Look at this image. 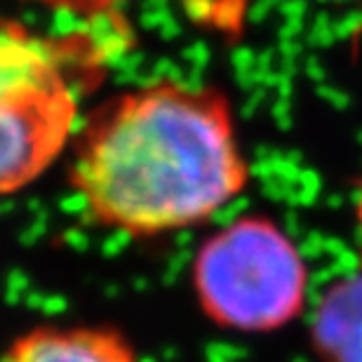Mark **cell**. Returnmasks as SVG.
<instances>
[{
	"instance_id": "1",
	"label": "cell",
	"mask_w": 362,
	"mask_h": 362,
	"mask_svg": "<svg viewBox=\"0 0 362 362\" xmlns=\"http://www.w3.org/2000/svg\"><path fill=\"white\" fill-rule=\"evenodd\" d=\"M69 179L90 221L156 238L240 198L250 165L226 94L163 81L120 92L85 122Z\"/></svg>"
},
{
	"instance_id": "2",
	"label": "cell",
	"mask_w": 362,
	"mask_h": 362,
	"mask_svg": "<svg viewBox=\"0 0 362 362\" xmlns=\"http://www.w3.org/2000/svg\"><path fill=\"white\" fill-rule=\"evenodd\" d=\"M191 285L200 310L216 327L264 334L299 320L310 273L299 245L280 223L247 214L200 245Z\"/></svg>"
},
{
	"instance_id": "3",
	"label": "cell",
	"mask_w": 362,
	"mask_h": 362,
	"mask_svg": "<svg viewBox=\"0 0 362 362\" xmlns=\"http://www.w3.org/2000/svg\"><path fill=\"white\" fill-rule=\"evenodd\" d=\"M66 42L0 21V195L31 186L76 134Z\"/></svg>"
},
{
	"instance_id": "4",
	"label": "cell",
	"mask_w": 362,
	"mask_h": 362,
	"mask_svg": "<svg viewBox=\"0 0 362 362\" xmlns=\"http://www.w3.org/2000/svg\"><path fill=\"white\" fill-rule=\"evenodd\" d=\"M0 362H141L122 332L106 325H45L17 337Z\"/></svg>"
},
{
	"instance_id": "5",
	"label": "cell",
	"mask_w": 362,
	"mask_h": 362,
	"mask_svg": "<svg viewBox=\"0 0 362 362\" xmlns=\"http://www.w3.org/2000/svg\"><path fill=\"white\" fill-rule=\"evenodd\" d=\"M322 362H362V271L334 282L313 315Z\"/></svg>"
},
{
	"instance_id": "6",
	"label": "cell",
	"mask_w": 362,
	"mask_h": 362,
	"mask_svg": "<svg viewBox=\"0 0 362 362\" xmlns=\"http://www.w3.org/2000/svg\"><path fill=\"white\" fill-rule=\"evenodd\" d=\"M38 5H45L49 10H59L69 14H81V17H94V14H104L113 7H118L125 0H33Z\"/></svg>"
},
{
	"instance_id": "7",
	"label": "cell",
	"mask_w": 362,
	"mask_h": 362,
	"mask_svg": "<svg viewBox=\"0 0 362 362\" xmlns=\"http://www.w3.org/2000/svg\"><path fill=\"white\" fill-rule=\"evenodd\" d=\"M356 223H358V238H360V252H362V186H360L358 202H356Z\"/></svg>"
}]
</instances>
